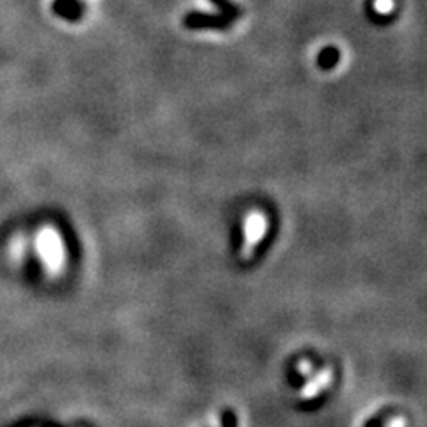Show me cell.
Here are the masks:
<instances>
[{
	"instance_id": "cell-1",
	"label": "cell",
	"mask_w": 427,
	"mask_h": 427,
	"mask_svg": "<svg viewBox=\"0 0 427 427\" xmlns=\"http://www.w3.org/2000/svg\"><path fill=\"white\" fill-rule=\"evenodd\" d=\"M233 21L224 18L223 14H210V13H198L191 11L184 16V25L191 31H203V28H214V31H224Z\"/></svg>"
},
{
	"instance_id": "cell-2",
	"label": "cell",
	"mask_w": 427,
	"mask_h": 427,
	"mask_svg": "<svg viewBox=\"0 0 427 427\" xmlns=\"http://www.w3.org/2000/svg\"><path fill=\"white\" fill-rule=\"evenodd\" d=\"M331 379H333V372H331V369L320 370V372L317 374L315 377H312V379L306 383V386L302 388L301 399H305V401H310V399H313L315 395H319L320 390H324L326 386H330Z\"/></svg>"
},
{
	"instance_id": "cell-3",
	"label": "cell",
	"mask_w": 427,
	"mask_h": 427,
	"mask_svg": "<svg viewBox=\"0 0 427 427\" xmlns=\"http://www.w3.org/2000/svg\"><path fill=\"white\" fill-rule=\"evenodd\" d=\"M210 2L219 9V14H223V16L228 18L230 21L238 20V18L242 16L241 9H238L231 0H210Z\"/></svg>"
},
{
	"instance_id": "cell-4",
	"label": "cell",
	"mask_w": 427,
	"mask_h": 427,
	"mask_svg": "<svg viewBox=\"0 0 427 427\" xmlns=\"http://www.w3.org/2000/svg\"><path fill=\"white\" fill-rule=\"evenodd\" d=\"M338 60H340V53H338V50L333 48V46H327V48H324L322 52L319 53V66L324 68V70L333 68Z\"/></svg>"
},
{
	"instance_id": "cell-5",
	"label": "cell",
	"mask_w": 427,
	"mask_h": 427,
	"mask_svg": "<svg viewBox=\"0 0 427 427\" xmlns=\"http://www.w3.org/2000/svg\"><path fill=\"white\" fill-rule=\"evenodd\" d=\"M235 426H237V420H235L233 411H226V415H224L223 427H235Z\"/></svg>"
},
{
	"instance_id": "cell-6",
	"label": "cell",
	"mask_w": 427,
	"mask_h": 427,
	"mask_svg": "<svg viewBox=\"0 0 427 427\" xmlns=\"http://www.w3.org/2000/svg\"><path fill=\"white\" fill-rule=\"evenodd\" d=\"M388 427H404V420L395 416V418H391L390 422H388Z\"/></svg>"
},
{
	"instance_id": "cell-7",
	"label": "cell",
	"mask_w": 427,
	"mask_h": 427,
	"mask_svg": "<svg viewBox=\"0 0 427 427\" xmlns=\"http://www.w3.org/2000/svg\"><path fill=\"white\" fill-rule=\"evenodd\" d=\"M299 367H301V372L306 374V376H310V374H312V365H310L308 362H302Z\"/></svg>"
},
{
	"instance_id": "cell-8",
	"label": "cell",
	"mask_w": 427,
	"mask_h": 427,
	"mask_svg": "<svg viewBox=\"0 0 427 427\" xmlns=\"http://www.w3.org/2000/svg\"><path fill=\"white\" fill-rule=\"evenodd\" d=\"M367 427H381V426H379V422H377V420H370V422L367 423Z\"/></svg>"
}]
</instances>
